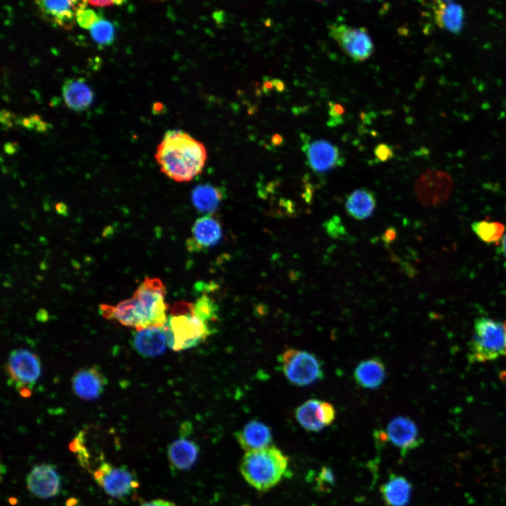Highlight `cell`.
<instances>
[{"mask_svg": "<svg viewBox=\"0 0 506 506\" xmlns=\"http://www.w3.org/2000/svg\"><path fill=\"white\" fill-rule=\"evenodd\" d=\"M166 288L158 278H145L132 297L116 305L102 304L101 315L108 320L141 330L151 327H163L167 320Z\"/></svg>", "mask_w": 506, "mask_h": 506, "instance_id": "1", "label": "cell"}, {"mask_svg": "<svg viewBox=\"0 0 506 506\" xmlns=\"http://www.w3.org/2000/svg\"><path fill=\"white\" fill-rule=\"evenodd\" d=\"M160 171L177 182H188L200 174L207 153L202 143L180 129L167 131L155 155Z\"/></svg>", "mask_w": 506, "mask_h": 506, "instance_id": "2", "label": "cell"}, {"mask_svg": "<svg viewBox=\"0 0 506 506\" xmlns=\"http://www.w3.org/2000/svg\"><path fill=\"white\" fill-rule=\"evenodd\" d=\"M288 467V458L277 447L269 446L246 453L240 472L251 486L264 492L275 486L290 473Z\"/></svg>", "mask_w": 506, "mask_h": 506, "instance_id": "3", "label": "cell"}, {"mask_svg": "<svg viewBox=\"0 0 506 506\" xmlns=\"http://www.w3.org/2000/svg\"><path fill=\"white\" fill-rule=\"evenodd\" d=\"M162 328L167 346L175 351L197 346L214 331L195 314L193 303L185 301L173 305Z\"/></svg>", "mask_w": 506, "mask_h": 506, "instance_id": "4", "label": "cell"}, {"mask_svg": "<svg viewBox=\"0 0 506 506\" xmlns=\"http://www.w3.org/2000/svg\"><path fill=\"white\" fill-rule=\"evenodd\" d=\"M506 355V330L504 323L491 318L475 320L469 343L468 357L472 362L485 363Z\"/></svg>", "mask_w": 506, "mask_h": 506, "instance_id": "5", "label": "cell"}, {"mask_svg": "<svg viewBox=\"0 0 506 506\" xmlns=\"http://www.w3.org/2000/svg\"><path fill=\"white\" fill-rule=\"evenodd\" d=\"M6 371L11 386L22 397H29L41 376V362L30 350L15 349L8 356Z\"/></svg>", "mask_w": 506, "mask_h": 506, "instance_id": "6", "label": "cell"}, {"mask_svg": "<svg viewBox=\"0 0 506 506\" xmlns=\"http://www.w3.org/2000/svg\"><path fill=\"white\" fill-rule=\"evenodd\" d=\"M279 361L285 377L295 386H309L323 377L320 360L307 351L287 349L281 353Z\"/></svg>", "mask_w": 506, "mask_h": 506, "instance_id": "7", "label": "cell"}, {"mask_svg": "<svg viewBox=\"0 0 506 506\" xmlns=\"http://www.w3.org/2000/svg\"><path fill=\"white\" fill-rule=\"evenodd\" d=\"M328 30L330 36L353 61H365L373 53L374 44L365 27L332 24Z\"/></svg>", "mask_w": 506, "mask_h": 506, "instance_id": "8", "label": "cell"}, {"mask_svg": "<svg viewBox=\"0 0 506 506\" xmlns=\"http://www.w3.org/2000/svg\"><path fill=\"white\" fill-rule=\"evenodd\" d=\"M453 188L450 176L441 170L424 172L415 183L417 199L424 205L433 206L445 202Z\"/></svg>", "mask_w": 506, "mask_h": 506, "instance_id": "9", "label": "cell"}, {"mask_svg": "<svg viewBox=\"0 0 506 506\" xmlns=\"http://www.w3.org/2000/svg\"><path fill=\"white\" fill-rule=\"evenodd\" d=\"M302 150L309 167L318 173L328 172L342 166L344 158L339 148L328 141H304Z\"/></svg>", "mask_w": 506, "mask_h": 506, "instance_id": "10", "label": "cell"}, {"mask_svg": "<svg viewBox=\"0 0 506 506\" xmlns=\"http://www.w3.org/2000/svg\"><path fill=\"white\" fill-rule=\"evenodd\" d=\"M294 415L299 425L306 431L319 432L333 422L336 411L331 403L311 398L296 408Z\"/></svg>", "mask_w": 506, "mask_h": 506, "instance_id": "11", "label": "cell"}, {"mask_svg": "<svg viewBox=\"0 0 506 506\" xmlns=\"http://www.w3.org/2000/svg\"><path fill=\"white\" fill-rule=\"evenodd\" d=\"M29 491L41 499L51 498L58 495L61 489V478L52 464L35 465L26 478Z\"/></svg>", "mask_w": 506, "mask_h": 506, "instance_id": "12", "label": "cell"}, {"mask_svg": "<svg viewBox=\"0 0 506 506\" xmlns=\"http://www.w3.org/2000/svg\"><path fill=\"white\" fill-rule=\"evenodd\" d=\"M384 433L387 440L400 450L402 456L406 455L422 443L415 423L408 417H394L388 423Z\"/></svg>", "mask_w": 506, "mask_h": 506, "instance_id": "13", "label": "cell"}, {"mask_svg": "<svg viewBox=\"0 0 506 506\" xmlns=\"http://www.w3.org/2000/svg\"><path fill=\"white\" fill-rule=\"evenodd\" d=\"M223 236L220 221L214 214L197 219L191 228L190 238L186 245L191 252H198L217 245Z\"/></svg>", "mask_w": 506, "mask_h": 506, "instance_id": "14", "label": "cell"}, {"mask_svg": "<svg viewBox=\"0 0 506 506\" xmlns=\"http://www.w3.org/2000/svg\"><path fill=\"white\" fill-rule=\"evenodd\" d=\"M41 15L48 21L65 30L72 28L77 13L86 7L87 1H37Z\"/></svg>", "mask_w": 506, "mask_h": 506, "instance_id": "15", "label": "cell"}, {"mask_svg": "<svg viewBox=\"0 0 506 506\" xmlns=\"http://www.w3.org/2000/svg\"><path fill=\"white\" fill-rule=\"evenodd\" d=\"M106 384V378L95 365L79 369L72 378L74 394L84 401L99 398L103 393Z\"/></svg>", "mask_w": 506, "mask_h": 506, "instance_id": "16", "label": "cell"}, {"mask_svg": "<svg viewBox=\"0 0 506 506\" xmlns=\"http://www.w3.org/2000/svg\"><path fill=\"white\" fill-rule=\"evenodd\" d=\"M110 496L122 500L139 486L135 475L125 465L112 467L99 484Z\"/></svg>", "mask_w": 506, "mask_h": 506, "instance_id": "17", "label": "cell"}, {"mask_svg": "<svg viewBox=\"0 0 506 506\" xmlns=\"http://www.w3.org/2000/svg\"><path fill=\"white\" fill-rule=\"evenodd\" d=\"M235 439L246 453L269 446L272 432L268 426L258 420H251L235 434Z\"/></svg>", "mask_w": 506, "mask_h": 506, "instance_id": "18", "label": "cell"}, {"mask_svg": "<svg viewBox=\"0 0 506 506\" xmlns=\"http://www.w3.org/2000/svg\"><path fill=\"white\" fill-rule=\"evenodd\" d=\"M132 344L140 355L151 358L165 351L167 341L162 327H151L136 331Z\"/></svg>", "mask_w": 506, "mask_h": 506, "instance_id": "19", "label": "cell"}, {"mask_svg": "<svg viewBox=\"0 0 506 506\" xmlns=\"http://www.w3.org/2000/svg\"><path fill=\"white\" fill-rule=\"evenodd\" d=\"M62 93L66 105L75 111L86 110L93 100V91L83 78L67 79L63 84Z\"/></svg>", "mask_w": 506, "mask_h": 506, "instance_id": "20", "label": "cell"}, {"mask_svg": "<svg viewBox=\"0 0 506 506\" xmlns=\"http://www.w3.org/2000/svg\"><path fill=\"white\" fill-rule=\"evenodd\" d=\"M386 368L378 357H372L361 361L354 369L356 382L364 389H377L383 383Z\"/></svg>", "mask_w": 506, "mask_h": 506, "instance_id": "21", "label": "cell"}, {"mask_svg": "<svg viewBox=\"0 0 506 506\" xmlns=\"http://www.w3.org/2000/svg\"><path fill=\"white\" fill-rule=\"evenodd\" d=\"M379 491L387 506H407L410 500L412 485L406 477L391 474Z\"/></svg>", "mask_w": 506, "mask_h": 506, "instance_id": "22", "label": "cell"}, {"mask_svg": "<svg viewBox=\"0 0 506 506\" xmlns=\"http://www.w3.org/2000/svg\"><path fill=\"white\" fill-rule=\"evenodd\" d=\"M434 6V20L440 28L453 34H459L463 26L464 10L453 1H437Z\"/></svg>", "mask_w": 506, "mask_h": 506, "instance_id": "23", "label": "cell"}, {"mask_svg": "<svg viewBox=\"0 0 506 506\" xmlns=\"http://www.w3.org/2000/svg\"><path fill=\"white\" fill-rule=\"evenodd\" d=\"M200 448L193 441L181 437L168 447L167 455L171 465L178 470L190 469L196 462Z\"/></svg>", "mask_w": 506, "mask_h": 506, "instance_id": "24", "label": "cell"}, {"mask_svg": "<svg viewBox=\"0 0 506 506\" xmlns=\"http://www.w3.org/2000/svg\"><path fill=\"white\" fill-rule=\"evenodd\" d=\"M375 207V196L372 192L366 188H358L353 190L348 196L345 202L347 213L358 220L370 217Z\"/></svg>", "mask_w": 506, "mask_h": 506, "instance_id": "25", "label": "cell"}, {"mask_svg": "<svg viewBox=\"0 0 506 506\" xmlns=\"http://www.w3.org/2000/svg\"><path fill=\"white\" fill-rule=\"evenodd\" d=\"M223 194L219 188L210 184L195 187L191 193V201L195 208L202 213L213 214L219 207Z\"/></svg>", "mask_w": 506, "mask_h": 506, "instance_id": "26", "label": "cell"}, {"mask_svg": "<svg viewBox=\"0 0 506 506\" xmlns=\"http://www.w3.org/2000/svg\"><path fill=\"white\" fill-rule=\"evenodd\" d=\"M193 304L195 314L214 330V325L219 320V306L214 300L207 294H202Z\"/></svg>", "mask_w": 506, "mask_h": 506, "instance_id": "27", "label": "cell"}, {"mask_svg": "<svg viewBox=\"0 0 506 506\" xmlns=\"http://www.w3.org/2000/svg\"><path fill=\"white\" fill-rule=\"evenodd\" d=\"M472 229L481 241L497 244L502 239L505 227L498 221L482 220L473 222Z\"/></svg>", "mask_w": 506, "mask_h": 506, "instance_id": "28", "label": "cell"}, {"mask_svg": "<svg viewBox=\"0 0 506 506\" xmlns=\"http://www.w3.org/2000/svg\"><path fill=\"white\" fill-rule=\"evenodd\" d=\"M90 34L97 44L109 46L115 40V27L110 21L100 18L91 27Z\"/></svg>", "mask_w": 506, "mask_h": 506, "instance_id": "29", "label": "cell"}, {"mask_svg": "<svg viewBox=\"0 0 506 506\" xmlns=\"http://www.w3.org/2000/svg\"><path fill=\"white\" fill-rule=\"evenodd\" d=\"M85 432L80 431L77 436L72 439L69 445L71 451L78 454V460L80 465L84 468L89 467V453L84 446Z\"/></svg>", "mask_w": 506, "mask_h": 506, "instance_id": "30", "label": "cell"}, {"mask_svg": "<svg viewBox=\"0 0 506 506\" xmlns=\"http://www.w3.org/2000/svg\"><path fill=\"white\" fill-rule=\"evenodd\" d=\"M101 18L95 11L91 8H84L79 9L76 15V21L78 25L84 29L91 27Z\"/></svg>", "mask_w": 506, "mask_h": 506, "instance_id": "31", "label": "cell"}, {"mask_svg": "<svg viewBox=\"0 0 506 506\" xmlns=\"http://www.w3.org/2000/svg\"><path fill=\"white\" fill-rule=\"evenodd\" d=\"M329 105V119L327 125L330 127H335L343 123V116L345 113L344 108L338 103L330 101Z\"/></svg>", "mask_w": 506, "mask_h": 506, "instance_id": "32", "label": "cell"}, {"mask_svg": "<svg viewBox=\"0 0 506 506\" xmlns=\"http://www.w3.org/2000/svg\"><path fill=\"white\" fill-rule=\"evenodd\" d=\"M326 232L334 238H341L346 235V231L343 226L341 219L334 216L324 224Z\"/></svg>", "mask_w": 506, "mask_h": 506, "instance_id": "33", "label": "cell"}, {"mask_svg": "<svg viewBox=\"0 0 506 506\" xmlns=\"http://www.w3.org/2000/svg\"><path fill=\"white\" fill-rule=\"evenodd\" d=\"M335 477L330 468L323 467L319 472L316 478V488L322 491H326L329 487L334 484Z\"/></svg>", "mask_w": 506, "mask_h": 506, "instance_id": "34", "label": "cell"}, {"mask_svg": "<svg viewBox=\"0 0 506 506\" xmlns=\"http://www.w3.org/2000/svg\"><path fill=\"white\" fill-rule=\"evenodd\" d=\"M22 124L29 129H34L39 132L45 131L48 129V124L37 115H32L24 118Z\"/></svg>", "mask_w": 506, "mask_h": 506, "instance_id": "35", "label": "cell"}, {"mask_svg": "<svg viewBox=\"0 0 506 506\" xmlns=\"http://www.w3.org/2000/svg\"><path fill=\"white\" fill-rule=\"evenodd\" d=\"M375 157L380 162H387L394 157V150L387 143H379L374 149Z\"/></svg>", "mask_w": 506, "mask_h": 506, "instance_id": "36", "label": "cell"}, {"mask_svg": "<svg viewBox=\"0 0 506 506\" xmlns=\"http://www.w3.org/2000/svg\"><path fill=\"white\" fill-rule=\"evenodd\" d=\"M123 1H88V4L96 7H110L112 5H120L124 4Z\"/></svg>", "mask_w": 506, "mask_h": 506, "instance_id": "37", "label": "cell"}, {"mask_svg": "<svg viewBox=\"0 0 506 506\" xmlns=\"http://www.w3.org/2000/svg\"><path fill=\"white\" fill-rule=\"evenodd\" d=\"M141 506H176L174 502L164 499H155L142 502Z\"/></svg>", "mask_w": 506, "mask_h": 506, "instance_id": "38", "label": "cell"}, {"mask_svg": "<svg viewBox=\"0 0 506 506\" xmlns=\"http://www.w3.org/2000/svg\"><path fill=\"white\" fill-rule=\"evenodd\" d=\"M13 119V115L11 112L4 110H1V122L3 125H5L6 128H10L12 126Z\"/></svg>", "mask_w": 506, "mask_h": 506, "instance_id": "39", "label": "cell"}, {"mask_svg": "<svg viewBox=\"0 0 506 506\" xmlns=\"http://www.w3.org/2000/svg\"><path fill=\"white\" fill-rule=\"evenodd\" d=\"M396 237V230L394 227L388 228L384 232L382 240L386 243H390L393 242Z\"/></svg>", "mask_w": 506, "mask_h": 506, "instance_id": "40", "label": "cell"}, {"mask_svg": "<svg viewBox=\"0 0 506 506\" xmlns=\"http://www.w3.org/2000/svg\"><path fill=\"white\" fill-rule=\"evenodd\" d=\"M166 111V107L160 102H155L153 104L152 112L155 115H161Z\"/></svg>", "mask_w": 506, "mask_h": 506, "instance_id": "41", "label": "cell"}, {"mask_svg": "<svg viewBox=\"0 0 506 506\" xmlns=\"http://www.w3.org/2000/svg\"><path fill=\"white\" fill-rule=\"evenodd\" d=\"M272 82L274 86V89L278 91V92H283L285 89V86L284 82L280 79H273Z\"/></svg>", "mask_w": 506, "mask_h": 506, "instance_id": "42", "label": "cell"}, {"mask_svg": "<svg viewBox=\"0 0 506 506\" xmlns=\"http://www.w3.org/2000/svg\"><path fill=\"white\" fill-rule=\"evenodd\" d=\"M273 88H274V86H273V82H272V79H271V80H270V79H265V81H264V82L263 83V85H262L263 91L266 93V92L270 91L271 90H272Z\"/></svg>", "mask_w": 506, "mask_h": 506, "instance_id": "43", "label": "cell"}, {"mask_svg": "<svg viewBox=\"0 0 506 506\" xmlns=\"http://www.w3.org/2000/svg\"><path fill=\"white\" fill-rule=\"evenodd\" d=\"M283 141V137L280 134H276L272 136V143L275 145H280Z\"/></svg>", "mask_w": 506, "mask_h": 506, "instance_id": "44", "label": "cell"}, {"mask_svg": "<svg viewBox=\"0 0 506 506\" xmlns=\"http://www.w3.org/2000/svg\"><path fill=\"white\" fill-rule=\"evenodd\" d=\"M78 504L79 500L74 497L70 498L65 502V506H78Z\"/></svg>", "mask_w": 506, "mask_h": 506, "instance_id": "45", "label": "cell"}, {"mask_svg": "<svg viewBox=\"0 0 506 506\" xmlns=\"http://www.w3.org/2000/svg\"><path fill=\"white\" fill-rule=\"evenodd\" d=\"M502 250L504 256L506 257V233L502 238Z\"/></svg>", "mask_w": 506, "mask_h": 506, "instance_id": "46", "label": "cell"}, {"mask_svg": "<svg viewBox=\"0 0 506 506\" xmlns=\"http://www.w3.org/2000/svg\"><path fill=\"white\" fill-rule=\"evenodd\" d=\"M17 502H18V501H17V499H16V498H9V502H10L11 505H15V504L17 503Z\"/></svg>", "mask_w": 506, "mask_h": 506, "instance_id": "47", "label": "cell"}, {"mask_svg": "<svg viewBox=\"0 0 506 506\" xmlns=\"http://www.w3.org/2000/svg\"><path fill=\"white\" fill-rule=\"evenodd\" d=\"M504 325H505V330H506V321L504 322Z\"/></svg>", "mask_w": 506, "mask_h": 506, "instance_id": "48", "label": "cell"}]
</instances>
